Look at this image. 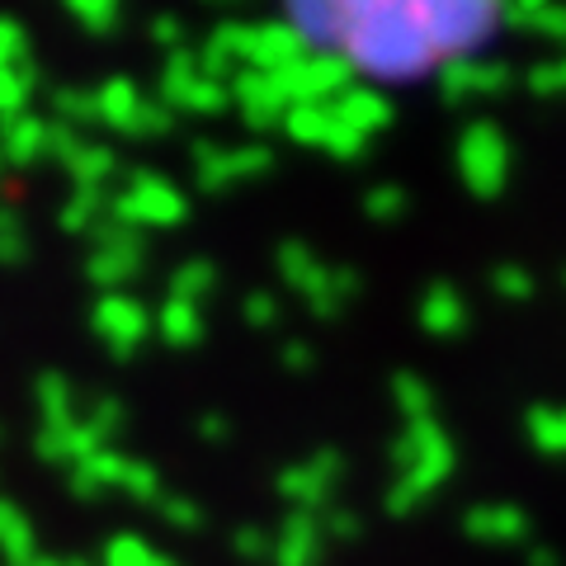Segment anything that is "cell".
<instances>
[{"label": "cell", "instance_id": "obj_1", "mask_svg": "<svg viewBox=\"0 0 566 566\" xmlns=\"http://www.w3.org/2000/svg\"><path fill=\"white\" fill-rule=\"evenodd\" d=\"M340 24L345 33L335 57L354 71V81H374V91L444 71V57L420 20V0H340Z\"/></svg>", "mask_w": 566, "mask_h": 566}, {"label": "cell", "instance_id": "obj_2", "mask_svg": "<svg viewBox=\"0 0 566 566\" xmlns=\"http://www.w3.org/2000/svg\"><path fill=\"white\" fill-rule=\"evenodd\" d=\"M420 20L430 29V43L439 48L444 66L476 62L495 33L505 29V6H476V0H420Z\"/></svg>", "mask_w": 566, "mask_h": 566}, {"label": "cell", "instance_id": "obj_3", "mask_svg": "<svg viewBox=\"0 0 566 566\" xmlns=\"http://www.w3.org/2000/svg\"><path fill=\"white\" fill-rule=\"evenodd\" d=\"M458 175H463V185L476 199H501L510 180V137L501 123L472 118L458 133Z\"/></svg>", "mask_w": 566, "mask_h": 566}, {"label": "cell", "instance_id": "obj_4", "mask_svg": "<svg viewBox=\"0 0 566 566\" xmlns=\"http://www.w3.org/2000/svg\"><path fill=\"white\" fill-rule=\"evenodd\" d=\"M109 218L123 227H137V232H147V227H180L189 218V199L166 175L137 170V175H128V185L114 189Z\"/></svg>", "mask_w": 566, "mask_h": 566}, {"label": "cell", "instance_id": "obj_5", "mask_svg": "<svg viewBox=\"0 0 566 566\" xmlns=\"http://www.w3.org/2000/svg\"><path fill=\"white\" fill-rule=\"evenodd\" d=\"M91 237H95V251L85 260V279H91L99 293H123L147 270V232L104 218Z\"/></svg>", "mask_w": 566, "mask_h": 566}, {"label": "cell", "instance_id": "obj_6", "mask_svg": "<svg viewBox=\"0 0 566 566\" xmlns=\"http://www.w3.org/2000/svg\"><path fill=\"white\" fill-rule=\"evenodd\" d=\"M193 180H199L203 193H227L241 180H260V175L274 170V151L270 142H245V147H222L212 137L193 142Z\"/></svg>", "mask_w": 566, "mask_h": 566}, {"label": "cell", "instance_id": "obj_7", "mask_svg": "<svg viewBox=\"0 0 566 566\" xmlns=\"http://www.w3.org/2000/svg\"><path fill=\"white\" fill-rule=\"evenodd\" d=\"M91 331L114 359H128V354H137L151 340L156 312L147 303H137L133 293H99V303L91 307Z\"/></svg>", "mask_w": 566, "mask_h": 566}, {"label": "cell", "instance_id": "obj_8", "mask_svg": "<svg viewBox=\"0 0 566 566\" xmlns=\"http://www.w3.org/2000/svg\"><path fill=\"white\" fill-rule=\"evenodd\" d=\"M345 476V458L335 449H316L307 463H289L274 476V491L293 505V515H326L331 510V491Z\"/></svg>", "mask_w": 566, "mask_h": 566}, {"label": "cell", "instance_id": "obj_9", "mask_svg": "<svg viewBox=\"0 0 566 566\" xmlns=\"http://www.w3.org/2000/svg\"><path fill=\"white\" fill-rule=\"evenodd\" d=\"M274 81L283 85V95H289V104H335L354 81V71L340 62V57H316V52H307V57H297L293 66L274 71Z\"/></svg>", "mask_w": 566, "mask_h": 566}, {"label": "cell", "instance_id": "obj_10", "mask_svg": "<svg viewBox=\"0 0 566 566\" xmlns=\"http://www.w3.org/2000/svg\"><path fill=\"white\" fill-rule=\"evenodd\" d=\"M453 468H458L453 439H449V444H439V449H430V453L420 458V463L401 468V472H397V482H392V491H387V515H397V520L416 515V510H420V505L430 501V495L453 476Z\"/></svg>", "mask_w": 566, "mask_h": 566}, {"label": "cell", "instance_id": "obj_11", "mask_svg": "<svg viewBox=\"0 0 566 566\" xmlns=\"http://www.w3.org/2000/svg\"><path fill=\"white\" fill-rule=\"evenodd\" d=\"M227 91H232V109L241 114L245 128H279L283 114L293 109L289 95H283V85L274 81V71H251V66H241L232 81H227Z\"/></svg>", "mask_w": 566, "mask_h": 566}, {"label": "cell", "instance_id": "obj_12", "mask_svg": "<svg viewBox=\"0 0 566 566\" xmlns=\"http://www.w3.org/2000/svg\"><path fill=\"white\" fill-rule=\"evenodd\" d=\"M463 534L472 543H524L534 534V520L510 501H482L463 515Z\"/></svg>", "mask_w": 566, "mask_h": 566}, {"label": "cell", "instance_id": "obj_13", "mask_svg": "<svg viewBox=\"0 0 566 566\" xmlns=\"http://www.w3.org/2000/svg\"><path fill=\"white\" fill-rule=\"evenodd\" d=\"M510 81H515L510 62H453L439 71V91H444L449 104H463L476 95H501Z\"/></svg>", "mask_w": 566, "mask_h": 566}, {"label": "cell", "instance_id": "obj_14", "mask_svg": "<svg viewBox=\"0 0 566 566\" xmlns=\"http://www.w3.org/2000/svg\"><path fill=\"white\" fill-rule=\"evenodd\" d=\"M420 331L424 335H434V340H458V335L468 331V297L453 289V283H430V289L420 293Z\"/></svg>", "mask_w": 566, "mask_h": 566}, {"label": "cell", "instance_id": "obj_15", "mask_svg": "<svg viewBox=\"0 0 566 566\" xmlns=\"http://www.w3.org/2000/svg\"><path fill=\"white\" fill-rule=\"evenodd\" d=\"M326 538H322V520L316 515H289L283 528L274 534V557L270 566H322Z\"/></svg>", "mask_w": 566, "mask_h": 566}, {"label": "cell", "instance_id": "obj_16", "mask_svg": "<svg viewBox=\"0 0 566 566\" xmlns=\"http://www.w3.org/2000/svg\"><path fill=\"white\" fill-rule=\"evenodd\" d=\"M109 444H104L85 420L66 424V430H39V439H33V453H39L43 463H57V468H76V463H85V458H95Z\"/></svg>", "mask_w": 566, "mask_h": 566}, {"label": "cell", "instance_id": "obj_17", "mask_svg": "<svg viewBox=\"0 0 566 566\" xmlns=\"http://www.w3.org/2000/svg\"><path fill=\"white\" fill-rule=\"evenodd\" d=\"M123 472H128V453L104 449L66 472V491L76 495V501H99V495H109V491H123Z\"/></svg>", "mask_w": 566, "mask_h": 566}, {"label": "cell", "instance_id": "obj_18", "mask_svg": "<svg viewBox=\"0 0 566 566\" xmlns=\"http://www.w3.org/2000/svg\"><path fill=\"white\" fill-rule=\"evenodd\" d=\"M335 114H340L345 128H354L359 137L392 128V99L382 91H374V85H349V91L335 99Z\"/></svg>", "mask_w": 566, "mask_h": 566}, {"label": "cell", "instance_id": "obj_19", "mask_svg": "<svg viewBox=\"0 0 566 566\" xmlns=\"http://www.w3.org/2000/svg\"><path fill=\"white\" fill-rule=\"evenodd\" d=\"M359 293H364V274L354 270V264H331L322 289L307 293L303 303H307V312L316 316V322H335L349 303H359Z\"/></svg>", "mask_w": 566, "mask_h": 566}, {"label": "cell", "instance_id": "obj_20", "mask_svg": "<svg viewBox=\"0 0 566 566\" xmlns=\"http://www.w3.org/2000/svg\"><path fill=\"white\" fill-rule=\"evenodd\" d=\"M274 264H279V279L289 283L293 293H303V297H307V293H316V289H322V279H326V270H331V264H326L322 255H316L307 241H297V237L279 241V251H274Z\"/></svg>", "mask_w": 566, "mask_h": 566}, {"label": "cell", "instance_id": "obj_21", "mask_svg": "<svg viewBox=\"0 0 566 566\" xmlns=\"http://www.w3.org/2000/svg\"><path fill=\"white\" fill-rule=\"evenodd\" d=\"M0 156L10 166H39L48 161V118L43 114H20L0 128Z\"/></svg>", "mask_w": 566, "mask_h": 566}, {"label": "cell", "instance_id": "obj_22", "mask_svg": "<svg viewBox=\"0 0 566 566\" xmlns=\"http://www.w3.org/2000/svg\"><path fill=\"white\" fill-rule=\"evenodd\" d=\"M66 175H71V185H76V189H104V193H114L109 185L123 175V161H118L114 147H99V142H81V151L66 161Z\"/></svg>", "mask_w": 566, "mask_h": 566}, {"label": "cell", "instance_id": "obj_23", "mask_svg": "<svg viewBox=\"0 0 566 566\" xmlns=\"http://www.w3.org/2000/svg\"><path fill=\"white\" fill-rule=\"evenodd\" d=\"M33 401H39V416H43V430H66V424L81 420V397L71 378L62 374H43L33 382Z\"/></svg>", "mask_w": 566, "mask_h": 566}, {"label": "cell", "instance_id": "obj_24", "mask_svg": "<svg viewBox=\"0 0 566 566\" xmlns=\"http://www.w3.org/2000/svg\"><path fill=\"white\" fill-rule=\"evenodd\" d=\"M39 557V534L10 495H0V562L6 566H29Z\"/></svg>", "mask_w": 566, "mask_h": 566}, {"label": "cell", "instance_id": "obj_25", "mask_svg": "<svg viewBox=\"0 0 566 566\" xmlns=\"http://www.w3.org/2000/svg\"><path fill=\"white\" fill-rule=\"evenodd\" d=\"M156 335L170 345V349H193L203 340V307L185 303V297H166L156 307Z\"/></svg>", "mask_w": 566, "mask_h": 566}, {"label": "cell", "instance_id": "obj_26", "mask_svg": "<svg viewBox=\"0 0 566 566\" xmlns=\"http://www.w3.org/2000/svg\"><path fill=\"white\" fill-rule=\"evenodd\" d=\"M39 66H33V57L29 62H6L0 66V128L6 123H14L20 114H29V104H33V95H39Z\"/></svg>", "mask_w": 566, "mask_h": 566}, {"label": "cell", "instance_id": "obj_27", "mask_svg": "<svg viewBox=\"0 0 566 566\" xmlns=\"http://www.w3.org/2000/svg\"><path fill=\"white\" fill-rule=\"evenodd\" d=\"M335 123H340L335 104H293V109L283 114L279 128L289 133L297 147H316V151H322L331 142V133H335Z\"/></svg>", "mask_w": 566, "mask_h": 566}, {"label": "cell", "instance_id": "obj_28", "mask_svg": "<svg viewBox=\"0 0 566 566\" xmlns=\"http://www.w3.org/2000/svg\"><path fill=\"white\" fill-rule=\"evenodd\" d=\"M109 199L114 193H104V189H71L66 203L57 208V227L66 237H91L109 218Z\"/></svg>", "mask_w": 566, "mask_h": 566}, {"label": "cell", "instance_id": "obj_29", "mask_svg": "<svg viewBox=\"0 0 566 566\" xmlns=\"http://www.w3.org/2000/svg\"><path fill=\"white\" fill-rule=\"evenodd\" d=\"M505 29H528L534 39L566 48V6H543V0H524V6H505Z\"/></svg>", "mask_w": 566, "mask_h": 566}, {"label": "cell", "instance_id": "obj_30", "mask_svg": "<svg viewBox=\"0 0 566 566\" xmlns=\"http://www.w3.org/2000/svg\"><path fill=\"white\" fill-rule=\"evenodd\" d=\"M166 297H185V303L193 307H203L212 293H218V264L203 260V255H193V260H180L170 270V283H166Z\"/></svg>", "mask_w": 566, "mask_h": 566}, {"label": "cell", "instance_id": "obj_31", "mask_svg": "<svg viewBox=\"0 0 566 566\" xmlns=\"http://www.w3.org/2000/svg\"><path fill=\"white\" fill-rule=\"evenodd\" d=\"M524 434L543 458H566V406H528Z\"/></svg>", "mask_w": 566, "mask_h": 566}, {"label": "cell", "instance_id": "obj_32", "mask_svg": "<svg viewBox=\"0 0 566 566\" xmlns=\"http://www.w3.org/2000/svg\"><path fill=\"white\" fill-rule=\"evenodd\" d=\"M142 99H147V95L137 91L133 76H109V81H104L99 91H95V123H109V128L118 133L123 123L133 118V109H137Z\"/></svg>", "mask_w": 566, "mask_h": 566}, {"label": "cell", "instance_id": "obj_33", "mask_svg": "<svg viewBox=\"0 0 566 566\" xmlns=\"http://www.w3.org/2000/svg\"><path fill=\"white\" fill-rule=\"evenodd\" d=\"M199 81V52L180 48V52H166V66H161V99L180 114V99L189 95V85Z\"/></svg>", "mask_w": 566, "mask_h": 566}, {"label": "cell", "instance_id": "obj_34", "mask_svg": "<svg viewBox=\"0 0 566 566\" xmlns=\"http://www.w3.org/2000/svg\"><path fill=\"white\" fill-rule=\"evenodd\" d=\"M392 401H397V411L406 416V424H416V420H434V387L424 382L420 374H401L392 378Z\"/></svg>", "mask_w": 566, "mask_h": 566}, {"label": "cell", "instance_id": "obj_35", "mask_svg": "<svg viewBox=\"0 0 566 566\" xmlns=\"http://www.w3.org/2000/svg\"><path fill=\"white\" fill-rule=\"evenodd\" d=\"M48 114H52V123H66V128H85V123H95V91L57 85V91L48 95Z\"/></svg>", "mask_w": 566, "mask_h": 566}, {"label": "cell", "instance_id": "obj_36", "mask_svg": "<svg viewBox=\"0 0 566 566\" xmlns=\"http://www.w3.org/2000/svg\"><path fill=\"white\" fill-rule=\"evenodd\" d=\"M486 283H491V293L501 297V303H528V297L538 293V279L528 274V264H520V260H501Z\"/></svg>", "mask_w": 566, "mask_h": 566}, {"label": "cell", "instance_id": "obj_37", "mask_svg": "<svg viewBox=\"0 0 566 566\" xmlns=\"http://www.w3.org/2000/svg\"><path fill=\"white\" fill-rule=\"evenodd\" d=\"M175 118H180V114H175L170 104L156 95V99H142L137 109H133V118L123 123L118 133H123V137H166V133L175 128Z\"/></svg>", "mask_w": 566, "mask_h": 566}, {"label": "cell", "instance_id": "obj_38", "mask_svg": "<svg viewBox=\"0 0 566 566\" xmlns=\"http://www.w3.org/2000/svg\"><path fill=\"white\" fill-rule=\"evenodd\" d=\"M66 14L76 20L91 39H109V33L118 29V20H123V10L114 6V0H71L66 6Z\"/></svg>", "mask_w": 566, "mask_h": 566}, {"label": "cell", "instance_id": "obj_39", "mask_svg": "<svg viewBox=\"0 0 566 566\" xmlns=\"http://www.w3.org/2000/svg\"><path fill=\"white\" fill-rule=\"evenodd\" d=\"M232 109V91H227L222 81H193L189 85V95L180 99V114H199V118H218V114H227Z\"/></svg>", "mask_w": 566, "mask_h": 566}, {"label": "cell", "instance_id": "obj_40", "mask_svg": "<svg viewBox=\"0 0 566 566\" xmlns=\"http://www.w3.org/2000/svg\"><path fill=\"white\" fill-rule=\"evenodd\" d=\"M81 420L91 424V430L104 439V444H114V439L123 434V424H128V406H123L118 397H95V401L81 411Z\"/></svg>", "mask_w": 566, "mask_h": 566}, {"label": "cell", "instance_id": "obj_41", "mask_svg": "<svg viewBox=\"0 0 566 566\" xmlns=\"http://www.w3.org/2000/svg\"><path fill=\"white\" fill-rule=\"evenodd\" d=\"M156 557V547L147 538H137V534H114L109 543H104V553H99V566H151Z\"/></svg>", "mask_w": 566, "mask_h": 566}, {"label": "cell", "instance_id": "obj_42", "mask_svg": "<svg viewBox=\"0 0 566 566\" xmlns=\"http://www.w3.org/2000/svg\"><path fill=\"white\" fill-rule=\"evenodd\" d=\"M232 553L245 566H264L274 557V534L270 528H260V524H241V528H232Z\"/></svg>", "mask_w": 566, "mask_h": 566}, {"label": "cell", "instance_id": "obj_43", "mask_svg": "<svg viewBox=\"0 0 566 566\" xmlns=\"http://www.w3.org/2000/svg\"><path fill=\"white\" fill-rule=\"evenodd\" d=\"M364 212L374 218L378 227H387V222H397L401 212H406V189L401 185H392V180H382V185H374L364 193Z\"/></svg>", "mask_w": 566, "mask_h": 566}, {"label": "cell", "instance_id": "obj_44", "mask_svg": "<svg viewBox=\"0 0 566 566\" xmlns=\"http://www.w3.org/2000/svg\"><path fill=\"white\" fill-rule=\"evenodd\" d=\"M123 495H133V501L142 505H156L161 501V472H156L151 463H142V458H128V472H123Z\"/></svg>", "mask_w": 566, "mask_h": 566}, {"label": "cell", "instance_id": "obj_45", "mask_svg": "<svg viewBox=\"0 0 566 566\" xmlns=\"http://www.w3.org/2000/svg\"><path fill=\"white\" fill-rule=\"evenodd\" d=\"M156 510H161V520L175 528V534H199L203 528V510L180 491H166L161 501H156Z\"/></svg>", "mask_w": 566, "mask_h": 566}, {"label": "cell", "instance_id": "obj_46", "mask_svg": "<svg viewBox=\"0 0 566 566\" xmlns=\"http://www.w3.org/2000/svg\"><path fill=\"white\" fill-rule=\"evenodd\" d=\"M0 264H6V270L29 264V237H24L20 212H0Z\"/></svg>", "mask_w": 566, "mask_h": 566}, {"label": "cell", "instance_id": "obj_47", "mask_svg": "<svg viewBox=\"0 0 566 566\" xmlns=\"http://www.w3.org/2000/svg\"><path fill=\"white\" fill-rule=\"evenodd\" d=\"M528 95H543V99H553V95H566V52L562 57H547V62H534L528 66Z\"/></svg>", "mask_w": 566, "mask_h": 566}, {"label": "cell", "instance_id": "obj_48", "mask_svg": "<svg viewBox=\"0 0 566 566\" xmlns=\"http://www.w3.org/2000/svg\"><path fill=\"white\" fill-rule=\"evenodd\" d=\"M241 316H245V326H255V331H270V326H279V316H283L279 293H270V289H255V293H245Z\"/></svg>", "mask_w": 566, "mask_h": 566}, {"label": "cell", "instance_id": "obj_49", "mask_svg": "<svg viewBox=\"0 0 566 566\" xmlns=\"http://www.w3.org/2000/svg\"><path fill=\"white\" fill-rule=\"evenodd\" d=\"M364 534V520L359 515H354V510H326V515H322V538L326 543H354V538H359Z\"/></svg>", "mask_w": 566, "mask_h": 566}, {"label": "cell", "instance_id": "obj_50", "mask_svg": "<svg viewBox=\"0 0 566 566\" xmlns=\"http://www.w3.org/2000/svg\"><path fill=\"white\" fill-rule=\"evenodd\" d=\"M6 62H29V33L20 20L0 14V66Z\"/></svg>", "mask_w": 566, "mask_h": 566}, {"label": "cell", "instance_id": "obj_51", "mask_svg": "<svg viewBox=\"0 0 566 566\" xmlns=\"http://www.w3.org/2000/svg\"><path fill=\"white\" fill-rule=\"evenodd\" d=\"M364 147H368V137H359L354 128H345V123H335V133H331V142H326L322 151L335 156V161H359Z\"/></svg>", "mask_w": 566, "mask_h": 566}, {"label": "cell", "instance_id": "obj_52", "mask_svg": "<svg viewBox=\"0 0 566 566\" xmlns=\"http://www.w3.org/2000/svg\"><path fill=\"white\" fill-rule=\"evenodd\" d=\"M81 151V133L76 128H66V123H52L48 118V161H71V156Z\"/></svg>", "mask_w": 566, "mask_h": 566}, {"label": "cell", "instance_id": "obj_53", "mask_svg": "<svg viewBox=\"0 0 566 566\" xmlns=\"http://www.w3.org/2000/svg\"><path fill=\"white\" fill-rule=\"evenodd\" d=\"M147 39H151L156 48H166V52H180V48H189V39H185V24L175 20V14H156V20L147 24Z\"/></svg>", "mask_w": 566, "mask_h": 566}, {"label": "cell", "instance_id": "obj_54", "mask_svg": "<svg viewBox=\"0 0 566 566\" xmlns=\"http://www.w3.org/2000/svg\"><path fill=\"white\" fill-rule=\"evenodd\" d=\"M279 364L289 368V374H312V368H316V354H312L307 340H283V345H279Z\"/></svg>", "mask_w": 566, "mask_h": 566}, {"label": "cell", "instance_id": "obj_55", "mask_svg": "<svg viewBox=\"0 0 566 566\" xmlns=\"http://www.w3.org/2000/svg\"><path fill=\"white\" fill-rule=\"evenodd\" d=\"M199 434L208 439V444H227V439H232V420H227L222 411H208V416H199Z\"/></svg>", "mask_w": 566, "mask_h": 566}, {"label": "cell", "instance_id": "obj_56", "mask_svg": "<svg viewBox=\"0 0 566 566\" xmlns=\"http://www.w3.org/2000/svg\"><path fill=\"white\" fill-rule=\"evenodd\" d=\"M524 566H566V562H562V553H557V547L534 543V547H528V553H524Z\"/></svg>", "mask_w": 566, "mask_h": 566}, {"label": "cell", "instance_id": "obj_57", "mask_svg": "<svg viewBox=\"0 0 566 566\" xmlns=\"http://www.w3.org/2000/svg\"><path fill=\"white\" fill-rule=\"evenodd\" d=\"M29 566H66V557H52V553H39V557H33Z\"/></svg>", "mask_w": 566, "mask_h": 566}, {"label": "cell", "instance_id": "obj_58", "mask_svg": "<svg viewBox=\"0 0 566 566\" xmlns=\"http://www.w3.org/2000/svg\"><path fill=\"white\" fill-rule=\"evenodd\" d=\"M0 444H6V424H0Z\"/></svg>", "mask_w": 566, "mask_h": 566}, {"label": "cell", "instance_id": "obj_59", "mask_svg": "<svg viewBox=\"0 0 566 566\" xmlns=\"http://www.w3.org/2000/svg\"><path fill=\"white\" fill-rule=\"evenodd\" d=\"M66 566H91V562H66Z\"/></svg>", "mask_w": 566, "mask_h": 566}, {"label": "cell", "instance_id": "obj_60", "mask_svg": "<svg viewBox=\"0 0 566 566\" xmlns=\"http://www.w3.org/2000/svg\"><path fill=\"white\" fill-rule=\"evenodd\" d=\"M562 283H566V270H562Z\"/></svg>", "mask_w": 566, "mask_h": 566}, {"label": "cell", "instance_id": "obj_61", "mask_svg": "<svg viewBox=\"0 0 566 566\" xmlns=\"http://www.w3.org/2000/svg\"><path fill=\"white\" fill-rule=\"evenodd\" d=\"M0 166H6V156H0Z\"/></svg>", "mask_w": 566, "mask_h": 566}]
</instances>
